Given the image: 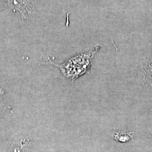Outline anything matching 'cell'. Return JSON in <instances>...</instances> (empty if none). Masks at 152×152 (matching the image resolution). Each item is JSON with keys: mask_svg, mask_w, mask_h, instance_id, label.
<instances>
[{"mask_svg": "<svg viewBox=\"0 0 152 152\" xmlns=\"http://www.w3.org/2000/svg\"><path fill=\"white\" fill-rule=\"evenodd\" d=\"M99 48V46L97 45L88 53L76 55L63 64L56 65L60 68L62 73L66 78L72 81H74L90 70L93 58Z\"/></svg>", "mask_w": 152, "mask_h": 152, "instance_id": "obj_1", "label": "cell"}, {"mask_svg": "<svg viewBox=\"0 0 152 152\" xmlns=\"http://www.w3.org/2000/svg\"><path fill=\"white\" fill-rule=\"evenodd\" d=\"M8 4L11 8L16 9L20 12H27V7L26 6V3L23 0H7Z\"/></svg>", "mask_w": 152, "mask_h": 152, "instance_id": "obj_3", "label": "cell"}, {"mask_svg": "<svg viewBox=\"0 0 152 152\" xmlns=\"http://www.w3.org/2000/svg\"><path fill=\"white\" fill-rule=\"evenodd\" d=\"M134 132H114L113 134V137L117 141L125 142L129 141L131 139L134 137Z\"/></svg>", "mask_w": 152, "mask_h": 152, "instance_id": "obj_2", "label": "cell"}]
</instances>
